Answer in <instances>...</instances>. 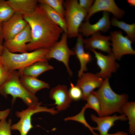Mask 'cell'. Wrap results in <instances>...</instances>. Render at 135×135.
Listing matches in <instances>:
<instances>
[{
    "label": "cell",
    "mask_w": 135,
    "mask_h": 135,
    "mask_svg": "<svg viewBox=\"0 0 135 135\" xmlns=\"http://www.w3.org/2000/svg\"><path fill=\"white\" fill-rule=\"evenodd\" d=\"M24 17L31 30V39L27 44L28 51L50 48L64 32L50 19L40 4L32 14Z\"/></svg>",
    "instance_id": "obj_1"
},
{
    "label": "cell",
    "mask_w": 135,
    "mask_h": 135,
    "mask_svg": "<svg viewBox=\"0 0 135 135\" xmlns=\"http://www.w3.org/2000/svg\"><path fill=\"white\" fill-rule=\"evenodd\" d=\"M99 101L100 112V117L109 116L115 112L122 113L121 108L128 101V95L125 94H118L111 88L109 78L104 79L98 90L92 92Z\"/></svg>",
    "instance_id": "obj_2"
},
{
    "label": "cell",
    "mask_w": 135,
    "mask_h": 135,
    "mask_svg": "<svg viewBox=\"0 0 135 135\" xmlns=\"http://www.w3.org/2000/svg\"><path fill=\"white\" fill-rule=\"evenodd\" d=\"M49 50L40 49L16 54L10 52L4 46L3 52L0 56V62L9 70H18L39 61H48L46 57Z\"/></svg>",
    "instance_id": "obj_3"
},
{
    "label": "cell",
    "mask_w": 135,
    "mask_h": 135,
    "mask_svg": "<svg viewBox=\"0 0 135 135\" xmlns=\"http://www.w3.org/2000/svg\"><path fill=\"white\" fill-rule=\"evenodd\" d=\"M0 94L5 97L8 95L12 97L13 103L16 98H21L28 107L37 105L39 102L35 95L29 92L23 85L18 71H12L9 78L0 89Z\"/></svg>",
    "instance_id": "obj_4"
},
{
    "label": "cell",
    "mask_w": 135,
    "mask_h": 135,
    "mask_svg": "<svg viewBox=\"0 0 135 135\" xmlns=\"http://www.w3.org/2000/svg\"><path fill=\"white\" fill-rule=\"evenodd\" d=\"M65 20L68 37H77L82 22L88 14L87 12L79 4L77 0L65 1Z\"/></svg>",
    "instance_id": "obj_5"
},
{
    "label": "cell",
    "mask_w": 135,
    "mask_h": 135,
    "mask_svg": "<svg viewBox=\"0 0 135 135\" xmlns=\"http://www.w3.org/2000/svg\"><path fill=\"white\" fill-rule=\"evenodd\" d=\"M41 102L38 105L28 107L27 109L21 112H16V116L20 118L19 122L12 125L11 130H18L20 135H27L28 132L33 127L32 124V117L34 114L40 112H46L52 115L57 114L58 111L54 108H48L46 106H40Z\"/></svg>",
    "instance_id": "obj_6"
},
{
    "label": "cell",
    "mask_w": 135,
    "mask_h": 135,
    "mask_svg": "<svg viewBox=\"0 0 135 135\" xmlns=\"http://www.w3.org/2000/svg\"><path fill=\"white\" fill-rule=\"evenodd\" d=\"M68 35L64 32L60 40L54 44L50 48L46 55L47 60L54 58L62 62L65 65L70 76H72V72L69 64L70 58L75 55L74 50L70 49L67 44Z\"/></svg>",
    "instance_id": "obj_7"
},
{
    "label": "cell",
    "mask_w": 135,
    "mask_h": 135,
    "mask_svg": "<svg viewBox=\"0 0 135 135\" xmlns=\"http://www.w3.org/2000/svg\"><path fill=\"white\" fill-rule=\"evenodd\" d=\"M110 35L112 52L116 60H120L126 54L135 55V51L132 46V42L127 36H124L121 31H114Z\"/></svg>",
    "instance_id": "obj_8"
},
{
    "label": "cell",
    "mask_w": 135,
    "mask_h": 135,
    "mask_svg": "<svg viewBox=\"0 0 135 135\" xmlns=\"http://www.w3.org/2000/svg\"><path fill=\"white\" fill-rule=\"evenodd\" d=\"M31 39L30 27L28 24L25 28L12 38L4 41L3 46L9 51L13 53L28 52L27 44Z\"/></svg>",
    "instance_id": "obj_9"
},
{
    "label": "cell",
    "mask_w": 135,
    "mask_h": 135,
    "mask_svg": "<svg viewBox=\"0 0 135 135\" xmlns=\"http://www.w3.org/2000/svg\"><path fill=\"white\" fill-rule=\"evenodd\" d=\"M90 50L94 54L97 64L100 69V72L96 74V75L103 79L109 78L112 73L116 72L119 67L112 52L105 55L95 50Z\"/></svg>",
    "instance_id": "obj_10"
},
{
    "label": "cell",
    "mask_w": 135,
    "mask_h": 135,
    "mask_svg": "<svg viewBox=\"0 0 135 135\" xmlns=\"http://www.w3.org/2000/svg\"><path fill=\"white\" fill-rule=\"evenodd\" d=\"M28 24L24 16L17 12L8 20L2 23V30L4 41L10 39L22 31Z\"/></svg>",
    "instance_id": "obj_11"
},
{
    "label": "cell",
    "mask_w": 135,
    "mask_h": 135,
    "mask_svg": "<svg viewBox=\"0 0 135 135\" xmlns=\"http://www.w3.org/2000/svg\"><path fill=\"white\" fill-rule=\"evenodd\" d=\"M101 11L110 12L116 19L122 18L124 14V11L118 6L114 0H96L88 12L86 20H89L93 14Z\"/></svg>",
    "instance_id": "obj_12"
},
{
    "label": "cell",
    "mask_w": 135,
    "mask_h": 135,
    "mask_svg": "<svg viewBox=\"0 0 135 135\" xmlns=\"http://www.w3.org/2000/svg\"><path fill=\"white\" fill-rule=\"evenodd\" d=\"M111 25L109 12H104L102 17L94 24H91L89 20L82 23L78 32L82 34V36L88 37L100 31L106 32L110 28Z\"/></svg>",
    "instance_id": "obj_13"
},
{
    "label": "cell",
    "mask_w": 135,
    "mask_h": 135,
    "mask_svg": "<svg viewBox=\"0 0 135 135\" xmlns=\"http://www.w3.org/2000/svg\"><path fill=\"white\" fill-rule=\"evenodd\" d=\"M104 80L103 79L96 74L89 72L84 73L79 78L76 85L82 91V99L86 100L88 96L94 90L100 86Z\"/></svg>",
    "instance_id": "obj_14"
},
{
    "label": "cell",
    "mask_w": 135,
    "mask_h": 135,
    "mask_svg": "<svg viewBox=\"0 0 135 135\" xmlns=\"http://www.w3.org/2000/svg\"><path fill=\"white\" fill-rule=\"evenodd\" d=\"M50 98L55 102L57 111L66 110L70 106L72 100L67 86L64 85H58L52 88L49 93Z\"/></svg>",
    "instance_id": "obj_15"
},
{
    "label": "cell",
    "mask_w": 135,
    "mask_h": 135,
    "mask_svg": "<svg viewBox=\"0 0 135 135\" xmlns=\"http://www.w3.org/2000/svg\"><path fill=\"white\" fill-rule=\"evenodd\" d=\"M110 40V36H104L101 34L100 32H96L92 35L91 37L84 39V47L87 50L97 49L109 54L112 53L110 46L111 44L109 42Z\"/></svg>",
    "instance_id": "obj_16"
},
{
    "label": "cell",
    "mask_w": 135,
    "mask_h": 135,
    "mask_svg": "<svg viewBox=\"0 0 135 135\" xmlns=\"http://www.w3.org/2000/svg\"><path fill=\"white\" fill-rule=\"evenodd\" d=\"M90 117L92 120L97 125L96 127H92V130L98 131L100 135H107L109 130L114 125L116 121L118 120L124 121L128 119L124 114L118 116L115 115L102 117H97L92 114Z\"/></svg>",
    "instance_id": "obj_17"
},
{
    "label": "cell",
    "mask_w": 135,
    "mask_h": 135,
    "mask_svg": "<svg viewBox=\"0 0 135 135\" xmlns=\"http://www.w3.org/2000/svg\"><path fill=\"white\" fill-rule=\"evenodd\" d=\"M82 36L81 34H79L77 37L76 42L74 49L75 55L79 60L80 65V68L78 74L79 78L81 76L84 72L87 70V64L92 59L90 53L86 52L84 50Z\"/></svg>",
    "instance_id": "obj_18"
},
{
    "label": "cell",
    "mask_w": 135,
    "mask_h": 135,
    "mask_svg": "<svg viewBox=\"0 0 135 135\" xmlns=\"http://www.w3.org/2000/svg\"><path fill=\"white\" fill-rule=\"evenodd\" d=\"M6 1L15 12L23 16L32 14L38 2L37 0H8Z\"/></svg>",
    "instance_id": "obj_19"
},
{
    "label": "cell",
    "mask_w": 135,
    "mask_h": 135,
    "mask_svg": "<svg viewBox=\"0 0 135 135\" xmlns=\"http://www.w3.org/2000/svg\"><path fill=\"white\" fill-rule=\"evenodd\" d=\"M53 68V67L49 64L48 61H42L36 62L18 70V72L19 76L24 75L37 78L43 73Z\"/></svg>",
    "instance_id": "obj_20"
},
{
    "label": "cell",
    "mask_w": 135,
    "mask_h": 135,
    "mask_svg": "<svg viewBox=\"0 0 135 135\" xmlns=\"http://www.w3.org/2000/svg\"><path fill=\"white\" fill-rule=\"evenodd\" d=\"M20 81L24 87L30 92L35 95L40 90L50 88L48 83L42 80L30 76H20Z\"/></svg>",
    "instance_id": "obj_21"
},
{
    "label": "cell",
    "mask_w": 135,
    "mask_h": 135,
    "mask_svg": "<svg viewBox=\"0 0 135 135\" xmlns=\"http://www.w3.org/2000/svg\"><path fill=\"white\" fill-rule=\"evenodd\" d=\"M121 110L128 120L130 134L135 135V102H127L122 106Z\"/></svg>",
    "instance_id": "obj_22"
},
{
    "label": "cell",
    "mask_w": 135,
    "mask_h": 135,
    "mask_svg": "<svg viewBox=\"0 0 135 135\" xmlns=\"http://www.w3.org/2000/svg\"><path fill=\"white\" fill-rule=\"evenodd\" d=\"M49 18L54 23L59 26L64 32L67 33V29L65 19L48 5L40 4Z\"/></svg>",
    "instance_id": "obj_23"
},
{
    "label": "cell",
    "mask_w": 135,
    "mask_h": 135,
    "mask_svg": "<svg viewBox=\"0 0 135 135\" xmlns=\"http://www.w3.org/2000/svg\"><path fill=\"white\" fill-rule=\"evenodd\" d=\"M111 25L118 27L124 31L128 37L132 42L135 39V24H128L124 21H119L115 18H112L111 21Z\"/></svg>",
    "instance_id": "obj_24"
},
{
    "label": "cell",
    "mask_w": 135,
    "mask_h": 135,
    "mask_svg": "<svg viewBox=\"0 0 135 135\" xmlns=\"http://www.w3.org/2000/svg\"><path fill=\"white\" fill-rule=\"evenodd\" d=\"M10 110L8 108L0 111V135H12L11 124L12 120L10 119L8 122L6 119Z\"/></svg>",
    "instance_id": "obj_25"
},
{
    "label": "cell",
    "mask_w": 135,
    "mask_h": 135,
    "mask_svg": "<svg viewBox=\"0 0 135 135\" xmlns=\"http://www.w3.org/2000/svg\"><path fill=\"white\" fill-rule=\"evenodd\" d=\"M15 12L6 1L0 0V22H3L7 20Z\"/></svg>",
    "instance_id": "obj_26"
},
{
    "label": "cell",
    "mask_w": 135,
    "mask_h": 135,
    "mask_svg": "<svg viewBox=\"0 0 135 135\" xmlns=\"http://www.w3.org/2000/svg\"><path fill=\"white\" fill-rule=\"evenodd\" d=\"M40 4H47L59 14L62 18H64L65 10L63 6V0H39Z\"/></svg>",
    "instance_id": "obj_27"
},
{
    "label": "cell",
    "mask_w": 135,
    "mask_h": 135,
    "mask_svg": "<svg viewBox=\"0 0 135 135\" xmlns=\"http://www.w3.org/2000/svg\"><path fill=\"white\" fill-rule=\"evenodd\" d=\"M86 108V106H84L78 114L73 116L66 118L64 119V120L65 121L73 120L79 122L88 128L94 135L96 133L94 132L92 130V127L88 123L84 116L85 111Z\"/></svg>",
    "instance_id": "obj_28"
},
{
    "label": "cell",
    "mask_w": 135,
    "mask_h": 135,
    "mask_svg": "<svg viewBox=\"0 0 135 135\" xmlns=\"http://www.w3.org/2000/svg\"><path fill=\"white\" fill-rule=\"evenodd\" d=\"M85 105L86 108H90L95 110L99 116L100 112V102L97 97L92 92L87 97Z\"/></svg>",
    "instance_id": "obj_29"
},
{
    "label": "cell",
    "mask_w": 135,
    "mask_h": 135,
    "mask_svg": "<svg viewBox=\"0 0 135 135\" xmlns=\"http://www.w3.org/2000/svg\"><path fill=\"white\" fill-rule=\"evenodd\" d=\"M68 92L72 100L78 101L82 98V92L81 89L76 85H74L71 82Z\"/></svg>",
    "instance_id": "obj_30"
},
{
    "label": "cell",
    "mask_w": 135,
    "mask_h": 135,
    "mask_svg": "<svg viewBox=\"0 0 135 135\" xmlns=\"http://www.w3.org/2000/svg\"><path fill=\"white\" fill-rule=\"evenodd\" d=\"M13 71L9 70L2 64L0 65V89L7 81Z\"/></svg>",
    "instance_id": "obj_31"
},
{
    "label": "cell",
    "mask_w": 135,
    "mask_h": 135,
    "mask_svg": "<svg viewBox=\"0 0 135 135\" xmlns=\"http://www.w3.org/2000/svg\"><path fill=\"white\" fill-rule=\"evenodd\" d=\"M94 2L93 0H80L78 3L80 5L88 12Z\"/></svg>",
    "instance_id": "obj_32"
},
{
    "label": "cell",
    "mask_w": 135,
    "mask_h": 135,
    "mask_svg": "<svg viewBox=\"0 0 135 135\" xmlns=\"http://www.w3.org/2000/svg\"><path fill=\"white\" fill-rule=\"evenodd\" d=\"M2 23L0 22V44H2L4 40L2 30Z\"/></svg>",
    "instance_id": "obj_33"
},
{
    "label": "cell",
    "mask_w": 135,
    "mask_h": 135,
    "mask_svg": "<svg viewBox=\"0 0 135 135\" xmlns=\"http://www.w3.org/2000/svg\"><path fill=\"white\" fill-rule=\"evenodd\" d=\"M107 135H128V134L123 132H120L114 134H108Z\"/></svg>",
    "instance_id": "obj_34"
},
{
    "label": "cell",
    "mask_w": 135,
    "mask_h": 135,
    "mask_svg": "<svg viewBox=\"0 0 135 135\" xmlns=\"http://www.w3.org/2000/svg\"><path fill=\"white\" fill-rule=\"evenodd\" d=\"M127 1L130 6H135V0H128Z\"/></svg>",
    "instance_id": "obj_35"
},
{
    "label": "cell",
    "mask_w": 135,
    "mask_h": 135,
    "mask_svg": "<svg viewBox=\"0 0 135 135\" xmlns=\"http://www.w3.org/2000/svg\"><path fill=\"white\" fill-rule=\"evenodd\" d=\"M4 50V46L3 45L0 44V56L2 54Z\"/></svg>",
    "instance_id": "obj_36"
},
{
    "label": "cell",
    "mask_w": 135,
    "mask_h": 135,
    "mask_svg": "<svg viewBox=\"0 0 135 135\" xmlns=\"http://www.w3.org/2000/svg\"><path fill=\"white\" fill-rule=\"evenodd\" d=\"M95 135H98V134H97L96 133L95 134Z\"/></svg>",
    "instance_id": "obj_37"
},
{
    "label": "cell",
    "mask_w": 135,
    "mask_h": 135,
    "mask_svg": "<svg viewBox=\"0 0 135 135\" xmlns=\"http://www.w3.org/2000/svg\"><path fill=\"white\" fill-rule=\"evenodd\" d=\"M2 64L0 62V65H1Z\"/></svg>",
    "instance_id": "obj_38"
}]
</instances>
